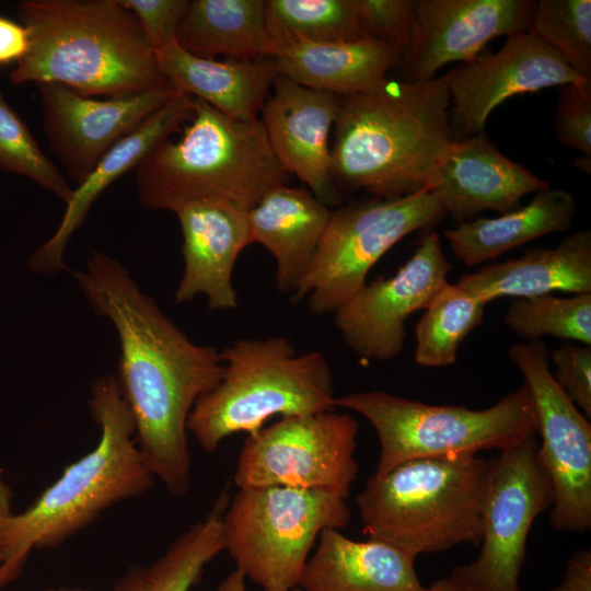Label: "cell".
Returning a JSON list of instances; mask_svg holds the SVG:
<instances>
[{
	"instance_id": "cell-1",
	"label": "cell",
	"mask_w": 591,
	"mask_h": 591,
	"mask_svg": "<svg viewBox=\"0 0 591 591\" xmlns=\"http://www.w3.org/2000/svg\"><path fill=\"white\" fill-rule=\"evenodd\" d=\"M73 276L94 312L117 333L115 376L143 462L170 495L184 496L192 485L187 421L197 399L222 378L220 351L193 343L113 257L91 251L85 268Z\"/></svg>"
},
{
	"instance_id": "cell-2",
	"label": "cell",
	"mask_w": 591,
	"mask_h": 591,
	"mask_svg": "<svg viewBox=\"0 0 591 591\" xmlns=\"http://www.w3.org/2000/svg\"><path fill=\"white\" fill-rule=\"evenodd\" d=\"M338 97L331 174L339 192L390 199L432 186L453 141L448 72L428 81L384 79Z\"/></svg>"
},
{
	"instance_id": "cell-3",
	"label": "cell",
	"mask_w": 591,
	"mask_h": 591,
	"mask_svg": "<svg viewBox=\"0 0 591 591\" xmlns=\"http://www.w3.org/2000/svg\"><path fill=\"white\" fill-rule=\"evenodd\" d=\"M88 404L99 441L9 518L0 537V588L21 575L34 549L60 546L109 507L153 487L155 477L137 448L132 416L114 374L93 382Z\"/></svg>"
},
{
	"instance_id": "cell-4",
	"label": "cell",
	"mask_w": 591,
	"mask_h": 591,
	"mask_svg": "<svg viewBox=\"0 0 591 591\" xmlns=\"http://www.w3.org/2000/svg\"><path fill=\"white\" fill-rule=\"evenodd\" d=\"M16 13L30 45L10 74L14 84L54 83L92 97L172 86L120 0H23Z\"/></svg>"
},
{
	"instance_id": "cell-5",
	"label": "cell",
	"mask_w": 591,
	"mask_h": 591,
	"mask_svg": "<svg viewBox=\"0 0 591 591\" xmlns=\"http://www.w3.org/2000/svg\"><path fill=\"white\" fill-rule=\"evenodd\" d=\"M193 97V96H192ZM194 116L177 140L153 147L134 169L142 206L174 211L199 199H223L245 210L286 184L260 119L239 121L193 97Z\"/></svg>"
},
{
	"instance_id": "cell-6",
	"label": "cell",
	"mask_w": 591,
	"mask_h": 591,
	"mask_svg": "<svg viewBox=\"0 0 591 591\" xmlns=\"http://www.w3.org/2000/svg\"><path fill=\"white\" fill-rule=\"evenodd\" d=\"M491 459L424 457L372 474L357 497L369 538L417 557L480 545Z\"/></svg>"
},
{
	"instance_id": "cell-7",
	"label": "cell",
	"mask_w": 591,
	"mask_h": 591,
	"mask_svg": "<svg viewBox=\"0 0 591 591\" xmlns=\"http://www.w3.org/2000/svg\"><path fill=\"white\" fill-rule=\"evenodd\" d=\"M220 382L200 396L187 421L200 448L253 434L271 417L335 410L334 379L320 351L297 354L288 337L242 338L220 351Z\"/></svg>"
},
{
	"instance_id": "cell-8",
	"label": "cell",
	"mask_w": 591,
	"mask_h": 591,
	"mask_svg": "<svg viewBox=\"0 0 591 591\" xmlns=\"http://www.w3.org/2000/svg\"><path fill=\"white\" fill-rule=\"evenodd\" d=\"M335 407L360 414L374 428L380 442L375 475L415 459L500 452L537 432L535 407L525 383L491 407L477 410L429 405L384 391L336 397Z\"/></svg>"
},
{
	"instance_id": "cell-9",
	"label": "cell",
	"mask_w": 591,
	"mask_h": 591,
	"mask_svg": "<svg viewBox=\"0 0 591 591\" xmlns=\"http://www.w3.org/2000/svg\"><path fill=\"white\" fill-rule=\"evenodd\" d=\"M346 500L283 486L237 488L222 517L224 551L264 591H291L320 534L349 524Z\"/></svg>"
},
{
	"instance_id": "cell-10",
	"label": "cell",
	"mask_w": 591,
	"mask_h": 591,
	"mask_svg": "<svg viewBox=\"0 0 591 591\" xmlns=\"http://www.w3.org/2000/svg\"><path fill=\"white\" fill-rule=\"evenodd\" d=\"M447 216L430 188L398 198H372L331 211L314 259L291 296L310 311L334 313L367 282L376 262L414 231H427Z\"/></svg>"
},
{
	"instance_id": "cell-11",
	"label": "cell",
	"mask_w": 591,
	"mask_h": 591,
	"mask_svg": "<svg viewBox=\"0 0 591 591\" xmlns=\"http://www.w3.org/2000/svg\"><path fill=\"white\" fill-rule=\"evenodd\" d=\"M358 431L352 416L335 410L281 417L247 436L234 484L317 490L347 499L359 471Z\"/></svg>"
},
{
	"instance_id": "cell-12",
	"label": "cell",
	"mask_w": 591,
	"mask_h": 591,
	"mask_svg": "<svg viewBox=\"0 0 591 591\" xmlns=\"http://www.w3.org/2000/svg\"><path fill=\"white\" fill-rule=\"evenodd\" d=\"M536 433L493 457L480 553L449 577L462 591H520L531 526L554 503V487L538 455Z\"/></svg>"
},
{
	"instance_id": "cell-13",
	"label": "cell",
	"mask_w": 591,
	"mask_h": 591,
	"mask_svg": "<svg viewBox=\"0 0 591 591\" xmlns=\"http://www.w3.org/2000/svg\"><path fill=\"white\" fill-rule=\"evenodd\" d=\"M509 359L524 378L542 438L538 455L554 487L549 520L554 529L583 533L591 526V425L549 369L543 340L517 343Z\"/></svg>"
},
{
	"instance_id": "cell-14",
	"label": "cell",
	"mask_w": 591,
	"mask_h": 591,
	"mask_svg": "<svg viewBox=\"0 0 591 591\" xmlns=\"http://www.w3.org/2000/svg\"><path fill=\"white\" fill-rule=\"evenodd\" d=\"M451 268L439 235L426 232L395 275L366 283L334 312L346 345L364 360L387 361L401 355L407 317L428 306Z\"/></svg>"
},
{
	"instance_id": "cell-15",
	"label": "cell",
	"mask_w": 591,
	"mask_h": 591,
	"mask_svg": "<svg viewBox=\"0 0 591 591\" xmlns=\"http://www.w3.org/2000/svg\"><path fill=\"white\" fill-rule=\"evenodd\" d=\"M448 73L453 140L483 132L490 113L511 96L591 83L531 32L507 38L499 51L480 54Z\"/></svg>"
},
{
	"instance_id": "cell-16",
	"label": "cell",
	"mask_w": 591,
	"mask_h": 591,
	"mask_svg": "<svg viewBox=\"0 0 591 591\" xmlns=\"http://www.w3.org/2000/svg\"><path fill=\"white\" fill-rule=\"evenodd\" d=\"M536 1L414 0L408 48L399 66L405 81H428L443 66L467 63L486 44L529 33Z\"/></svg>"
},
{
	"instance_id": "cell-17",
	"label": "cell",
	"mask_w": 591,
	"mask_h": 591,
	"mask_svg": "<svg viewBox=\"0 0 591 591\" xmlns=\"http://www.w3.org/2000/svg\"><path fill=\"white\" fill-rule=\"evenodd\" d=\"M36 86L49 147L78 185L117 142L176 93L166 86L96 100L54 83Z\"/></svg>"
},
{
	"instance_id": "cell-18",
	"label": "cell",
	"mask_w": 591,
	"mask_h": 591,
	"mask_svg": "<svg viewBox=\"0 0 591 591\" xmlns=\"http://www.w3.org/2000/svg\"><path fill=\"white\" fill-rule=\"evenodd\" d=\"M338 103L334 93L278 74L259 118L282 169L294 174L328 208L340 200L331 174L329 144Z\"/></svg>"
},
{
	"instance_id": "cell-19",
	"label": "cell",
	"mask_w": 591,
	"mask_h": 591,
	"mask_svg": "<svg viewBox=\"0 0 591 591\" xmlns=\"http://www.w3.org/2000/svg\"><path fill=\"white\" fill-rule=\"evenodd\" d=\"M173 212L182 229L184 258L175 302L202 294L212 311L235 309L239 301L232 273L237 256L250 244L247 210L210 198L185 202Z\"/></svg>"
},
{
	"instance_id": "cell-20",
	"label": "cell",
	"mask_w": 591,
	"mask_h": 591,
	"mask_svg": "<svg viewBox=\"0 0 591 591\" xmlns=\"http://www.w3.org/2000/svg\"><path fill=\"white\" fill-rule=\"evenodd\" d=\"M547 187L545 179L503 155L483 131L450 143L430 189L460 224L485 210L510 212L523 196Z\"/></svg>"
},
{
	"instance_id": "cell-21",
	"label": "cell",
	"mask_w": 591,
	"mask_h": 591,
	"mask_svg": "<svg viewBox=\"0 0 591 591\" xmlns=\"http://www.w3.org/2000/svg\"><path fill=\"white\" fill-rule=\"evenodd\" d=\"M194 116L193 97L176 92L165 104L117 142L93 171L73 188L55 233L30 258L32 270L43 275L69 271L65 252L74 232L82 225L96 198L116 179L134 170L158 143L169 139Z\"/></svg>"
},
{
	"instance_id": "cell-22",
	"label": "cell",
	"mask_w": 591,
	"mask_h": 591,
	"mask_svg": "<svg viewBox=\"0 0 591 591\" xmlns=\"http://www.w3.org/2000/svg\"><path fill=\"white\" fill-rule=\"evenodd\" d=\"M161 73L176 92L199 99L229 118L259 119L278 70L274 57L225 58L194 56L174 42L155 51Z\"/></svg>"
},
{
	"instance_id": "cell-23",
	"label": "cell",
	"mask_w": 591,
	"mask_h": 591,
	"mask_svg": "<svg viewBox=\"0 0 591 591\" xmlns=\"http://www.w3.org/2000/svg\"><path fill=\"white\" fill-rule=\"evenodd\" d=\"M331 209L309 189L280 185L247 210L250 244L275 258V282L293 294L306 275L327 227Z\"/></svg>"
},
{
	"instance_id": "cell-24",
	"label": "cell",
	"mask_w": 591,
	"mask_h": 591,
	"mask_svg": "<svg viewBox=\"0 0 591 591\" xmlns=\"http://www.w3.org/2000/svg\"><path fill=\"white\" fill-rule=\"evenodd\" d=\"M416 557L389 543L354 541L337 529L318 536L300 578L303 591H426Z\"/></svg>"
},
{
	"instance_id": "cell-25",
	"label": "cell",
	"mask_w": 591,
	"mask_h": 591,
	"mask_svg": "<svg viewBox=\"0 0 591 591\" xmlns=\"http://www.w3.org/2000/svg\"><path fill=\"white\" fill-rule=\"evenodd\" d=\"M456 283L487 304L502 297L591 292V231H577L553 248H529L518 258L484 266Z\"/></svg>"
},
{
	"instance_id": "cell-26",
	"label": "cell",
	"mask_w": 591,
	"mask_h": 591,
	"mask_svg": "<svg viewBox=\"0 0 591 591\" xmlns=\"http://www.w3.org/2000/svg\"><path fill=\"white\" fill-rule=\"evenodd\" d=\"M278 73L338 96L368 90L399 66L402 54L390 44L363 38L350 42H292L278 46Z\"/></svg>"
},
{
	"instance_id": "cell-27",
	"label": "cell",
	"mask_w": 591,
	"mask_h": 591,
	"mask_svg": "<svg viewBox=\"0 0 591 591\" xmlns=\"http://www.w3.org/2000/svg\"><path fill=\"white\" fill-rule=\"evenodd\" d=\"M577 213L573 196L563 188L537 192L524 207L497 218L480 217L445 230L453 255L467 266L478 265L533 241L566 232Z\"/></svg>"
},
{
	"instance_id": "cell-28",
	"label": "cell",
	"mask_w": 591,
	"mask_h": 591,
	"mask_svg": "<svg viewBox=\"0 0 591 591\" xmlns=\"http://www.w3.org/2000/svg\"><path fill=\"white\" fill-rule=\"evenodd\" d=\"M187 53L215 59L275 57L264 0H192L177 32Z\"/></svg>"
},
{
	"instance_id": "cell-29",
	"label": "cell",
	"mask_w": 591,
	"mask_h": 591,
	"mask_svg": "<svg viewBox=\"0 0 591 591\" xmlns=\"http://www.w3.org/2000/svg\"><path fill=\"white\" fill-rule=\"evenodd\" d=\"M223 490L204 519L178 535L150 566L134 565L111 591H192L205 567L224 551L222 517L229 503Z\"/></svg>"
},
{
	"instance_id": "cell-30",
	"label": "cell",
	"mask_w": 591,
	"mask_h": 591,
	"mask_svg": "<svg viewBox=\"0 0 591 591\" xmlns=\"http://www.w3.org/2000/svg\"><path fill=\"white\" fill-rule=\"evenodd\" d=\"M486 305L460 285L443 283L416 325L415 361L429 368L454 364L463 340L483 323Z\"/></svg>"
},
{
	"instance_id": "cell-31",
	"label": "cell",
	"mask_w": 591,
	"mask_h": 591,
	"mask_svg": "<svg viewBox=\"0 0 591 591\" xmlns=\"http://www.w3.org/2000/svg\"><path fill=\"white\" fill-rule=\"evenodd\" d=\"M266 18L277 47L367 38L359 0H267Z\"/></svg>"
},
{
	"instance_id": "cell-32",
	"label": "cell",
	"mask_w": 591,
	"mask_h": 591,
	"mask_svg": "<svg viewBox=\"0 0 591 591\" xmlns=\"http://www.w3.org/2000/svg\"><path fill=\"white\" fill-rule=\"evenodd\" d=\"M502 323L526 341L551 335L591 346V292L560 298L552 293L517 298Z\"/></svg>"
},
{
	"instance_id": "cell-33",
	"label": "cell",
	"mask_w": 591,
	"mask_h": 591,
	"mask_svg": "<svg viewBox=\"0 0 591 591\" xmlns=\"http://www.w3.org/2000/svg\"><path fill=\"white\" fill-rule=\"evenodd\" d=\"M530 32L555 49L582 78L591 80V1L541 0Z\"/></svg>"
},
{
	"instance_id": "cell-34",
	"label": "cell",
	"mask_w": 591,
	"mask_h": 591,
	"mask_svg": "<svg viewBox=\"0 0 591 591\" xmlns=\"http://www.w3.org/2000/svg\"><path fill=\"white\" fill-rule=\"evenodd\" d=\"M0 169L23 175L67 204L73 188L44 154L26 125L0 91Z\"/></svg>"
},
{
	"instance_id": "cell-35",
	"label": "cell",
	"mask_w": 591,
	"mask_h": 591,
	"mask_svg": "<svg viewBox=\"0 0 591 591\" xmlns=\"http://www.w3.org/2000/svg\"><path fill=\"white\" fill-rule=\"evenodd\" d=\"M558 141L591 160V83L563 85L555 116Z\"/></svg>"
},
{
	"instance_id": "cell-36",
	"label": "cell",
	"mask_w": 591,
	"mask_h": 591,
	"mask_svg": "<svg viewBox=\"0 0 591 591\" xmlns=\"http://www.w3.org/2000/svg\"><path fill=\"white\" fill-rule=\"evenodd\" d=\"M367 38L385 42L405 55L412 32L414 0H359Z\"/></svg>"
},
{
	"instance_id": "cell-37",
	"label": "cell",
	"mask_w": 591,
	"mask_h": 591,
	"mask_svg": "<svg viewBox=\"0 0 591 591\" xmlns=\"http://www.w3.org/2000/svg\"><path fill=\"white\" fill-rule=\"evenodd\" d=\"M555 381L573 404L591 418V346L565 343L549 356Z\"/></svg>"
},
{
	"instance_id": "cell-38",
	"label": "cell",
	"mask_w": 591,
	"mask_h": 591,
	"mask_svg": "<svg viewBox=\"0 0 591 591\" xmlns=\"http://www.w3.org/2000/svg\"><path fill=\"white\" fill-rule=\"evenodd\" d=\"M137 19L142 33L155 51L176 42L178 25L189 0H120Z\"/></svg>"
},
{
	"instance_id": "cell-39",
	"label": "cell",
	"mask_w": 591,
	"mask_h": 591,
	"mask_svg": "<svg viewBox=\"0 0 591 591\" xmlns=\"http://www.w3.org/2000/svg\"><path fill=\"white\" fill-rule=\"evenodd\" d=\"M28 45L27 30L21 23L0 16V67L16 65L27 53Z\"/></svg>"
},
{
	"instance_id": "cell-40",
	"label": "cell",
	"mask_w": 591,
	"mask_h": 591,
	"mask_svg": "<svg viewBox=\"0 0 591 591\" xmlns=\"http://www.w3.org/2000/svg\"><path fill=\"white\" fill-rule=\"evenodd\" d=\"M552 591H591V552L581 549L568 560L566 573Z\"/></svg>"
},
{
	"instance_id": "cell-41",
	"label": "cell",
	"mask_w": 591,
	"mask_h": 591,
	"mask_svg": "<svg viewBox=\"0 0 591 591\" xmlns=\"http://www.w3.org/2000/svg\"><path fill=\"white\" fill-rule=\"evenodd\" d=\"M13 493L4 479V472L0 465V537L9 518L13 514L11 511Z\"/></svg>"
},
{
	"instance_id": "cell-42",
	"label": "cell",
	"mask_w": 591,
	"mask_h": 591,
	"mask_svg": "<svg viewBox=\"0 0 591 591\" xmlns=\"http://www.w3.org/2000/svg\"><path fill=\"white\" fill-rule=\"evenodd\" d=\"M212 591H247L245 577L235 569Z\"/></svg>"
},
{
	"instance_id": "cell-43",
	"label": "cell",
	"mask_w": 591,
	"mask_h": 591,
	"mask_svg": "<svg viewBox=\"0 0 591 591\" xmlns=\"http://www.w3.org/2000/svg\"><path fill=\"white\" fill-rule=\"evenodd\" d=\"M426 591H462L449 578L434 581Z\"/></svg>"
},
{
	"instance_id": "cell-44",
	"label": "cell",
	"mask_w": 591,
	"mask_h": 591,
	"mask_svg": "<svg viewBox=\"0 0 591 591\" xmlns=\"http://www.w3.org/2000/svg\"><path fill=\"white\" fill-rule=\"evenodd\" d=\"M573 165H575L577 169H579V170H581V171H583V172H586V173H588V174L591 173V160H589V159H586V158H583V157H580L579 159H577V160L573 162Z\"/></svg>"
},
{
	"instance_id": "cell-45",
	"label": "cell",
	"mask_w": 591,
	"mask_h": 591,
	"mask_svg": "<svg viewBox=\"0 0 591 591\" xmlns=\"http://www.w3.org/2000/svg\"><path fill=\"white\" fill-rule=\"evenodd\" d=\"M46 591H90V590L79 588V587L59 586V587L48 588Z\"/></svg>"
},
{
	"instance_id": "cell-46",
	"label": "cell",
	"mask_w": 591,
	"mask_h": 591,
	"mask_svg": "<svg viewBox=\"0 0 591 591\" xmlns=\"http://www.w3.org/2000/svg\"><path fill=\"white\" fill-rule=\"evenodd\" d=\"M291 591H303V590L298 587V588H296V589H293Z\"/></svg>"
},
{
	"instance_id": "cell-47",
	"label": "cell",
	"mask_w": 591,
	"mask_h": 591,
	"mask_svg": "<svg viewBox=\"0 0 591 591\" xmlns=\"http://www.w3.org/2000/svg\"><path fill=\"white\" fill-rule=\"evenodd\" d=\"M0 564H1V555H0Z\"/></svg>"
}]
</instances>
